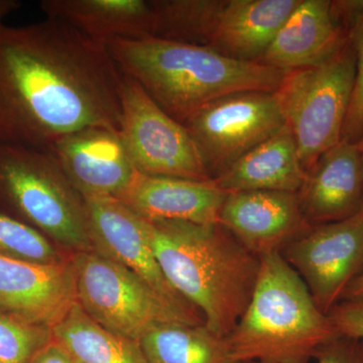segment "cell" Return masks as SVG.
Listing matches in <instances>:
<instances>
[{"label": "cell", "mask_w": 363, "mask_h": 363, "mask_svg": "<svg viewBox=\"0 0 363 363\" xmlns=\"http://www.w3.org/2000/svg\"><path fill=\"white\" fill-rule=\"evenodd\" d=\"M121 72L63 21L0 26V145L50 150L93 126L121 130Z\"/></svg>", "instance_id": "6da1fadb"}, {"label": "cell", "mask_w": 363, "mask_h": 363, "mask_svg": "<svg viewBox=\"0 0 363 363\" xmlns=\"http://www.w3.org/2000/svg\"><path fill=\"white\" fill-rule=\"evenodd\" d=\"M147 223L152 250L169 285L200 313L209 330L227 337L250 304L260 257L219 223Z\"/></svg>", "instance_id": "7a4b0ae2"}, {"label": "cell", "mask_w": 363, "mask_h": 363, "mask_svg": "<svg viewBox=\"0 0 363 363\" xmlns=\"http://www.w3.org/2000/svg\"><path fill=\"white\" fill-rule=\"evenodd\" d=\"M106 47L119 71L182 124L209 102L231 93L276 92L286 75L262 63L229 58L206 45L160 38L117 39Z\"/></svg>", "instance_id": "3957f363"}, {"label": "cell", "mask_w": 363, "mask_h": 363, "mask_svg": "<svg viewBox=\"0 0 363 363\" xmlns=\"http://www.w3.org/2000/svg\"><path fill=\"white\" fill-rule=\"evenodd\" d=\"M337 336L304 281L272 252L260 257L250 304L226 339L236 363H309Z\"/></svg>", "instance_id": "277c9868"}, {"label": "cell", "mask_w": 363, "mask_h": 363, "mask_svg": "<svg viewBox=\"0 0 363 363\" xmlns=\"http://www.w3.org/2000/svg\"><path fill=\"white\" fill-rule=\"evenodd\" d=\"M0 210L71 255L95 250L85 198L50 150L0 145Z\"/></svg>", "instance_id": "5b68a950"}, {"label": "cell", "mask_w": 363, "mask_h": 363, "mask_svg": "<svg viewBox=\"0 0 363 363\" xmlns=\"http://www.w3.org/2000/svg\"><path fill=\"white\" fill-rule=\"evenodd\" d=\"M355 72L357 59L350 40L322 65L286 72L276 91L305 171L341 142Z\"/></svg>", "instance_id": "8992f818"}, {"label": "cell", "mask_w": 363, "mask_h": 363, "mask_svg": "<svg viewBox=\"0 0 363 363\" xmlns=\"http://www.w3.org/2000/svg\"><path fill=\"white\" fill-rule=\"evenodd\" d=\"M77 303L114 333L140 341L164 325L204 324L169 304L142 278L106 255L74 253Z\"/></svg>", "instance_id": "52a82bcc"}, {"label": "cell", "mask_w": 363, "mask_h": 363, "mask_svg": "<svg viewBox=\"0 0 363 363\" xmlns=\"http://www.w3.org/2000/svg\"><path fill=\"white\" fill-rule=\"evenodd\" d=\"M183 125L215 180L286 124L276 92L240 91L209 102Z\"/></svg>", "instance_id": "ba28073f"}, {"label": "cell", "mask_w": 363, "mask_h": 363, "mask_svg": "<svg viewBox=\"0 0 363 363\" xmlns=\"http://www.w3.org/2000/svg\"><path fill=\"white\" fill-rule=\"evenodd\" d=\"M121 133L135 169L150 176L209 181L192 138L130 76L121 73Z\"/></svg>", "instance_id": "9c48e42d"}, {"label": "cell", "mask_w": 363, "mask_h": 363, "mask_svg": "<svg viewBox=\"0 0 363 363\" xmlns=\"http://www.w3.org/2000/svg\"><path fill=\"white\" fill-rule=\"evenodd\" d=\"M304 281L317 307L328 315L363 274V213L320 224L281 252Z\"/></svg>", "instance_id": "30bf717a"}, {"label": "cell", "mask_w": 363, "mask_h": 363, "mask_svg": "<svg viewBox=\"0 0 363 363\" xmlns=\"http://www.w3.org/2000/svg\"><path fill=\"white\" fill-rule=\"evenodd\" d=\"M84 198L95 250L135 272L181 312L204 322L164 278L152 250L147 220L116 198Z\"/></svg>", "instance_id": "8fae6325"}, {"label": "cell", "mask_w": 363, "mask_h": 363, "mask_svg": "<svg viewBox=\"0 0 363 363\" xmlns=\"http://www.w3.org/2000/svg\"><path fill=\"white\" fill-rule=\"evenodd\" d=\"M218 223L259 257L283 252L312 227L297 193L276 191L227 193Z\"/></svg>", "instance_id": "7c38bea8"}, {"label": "cell", "mask_w": 363, "mask_h": 363, "mask_svg": "<svg viewBox=\"0 0 363 363\" xmlns=\"http://www.w3.org/2000/svg\"><path fill=\"white\" fill-rule=\"evenodd\" d=\"M50 152L83 197L118 199L138 173L118 128L93 126L76 131Z\"/></svg>", "instance_id": "4fadbf2b"}, {"label": "cell", "mask_w": 363, "mask_h": 363, "mask_svg": "<svg viewBox=\"0 0 363 363\" xmlns=\"http://www.w3.org/2000/svg\"><path fill=\"white\" fill-rule=\"evenodd\" d=\"M76 303L72 259L45 266L0 255V309L52 329Z\"/></svg>", "instance_id": "5bb4252c"}, {"label": "cell", "mask_w": 363, "mask_h": 363, "mask_svg": "<svg viewBox=\"0 0 363 363\" xmlns=\"http://www.w3.org/2000/svg\"><path fill=\"white\" fill-rule=\"evenodd\" d=\"M298 204L312 226L345 220L363 205V162L358 143L341 140L306 171L297 192Z\"/></svg>", "instance_id": "9a60e30c"}, {"label": "cell", "mask_w": 363, "mask_h": 363, "mask_svg": "<svg viewBox=\"0 0 363 363\" xmlns=\"http://www.w3.org/2000/svg\"><path fill=\"white\" fill-rule=\"evenodd\" d=\"M350 43L331 0H301L259 63L289 72L322 65Z\"/></svg>", "instance_id": "2e32d148"}, {"label": "cell", "mask_w": 363, "mask_h": 363, "mask_svg": "<svg viewBox=\"0 0 363 363\" xmlns=\"http://www.w3.org/2000/svg\"><path fill=\"white\" fill-rule=\"evenodd\" d=\"M227 192L216 182L138 172L118 200L145 220L218 223Z\"/></svg>", "instance_id": "e0dca14e"}, {"label": "cell", "mask_w": 363, "mask_h": 363, "mask_svg": "<svg viewBox=\"0 0 363 363\" xmlns=\"http://www.w3.org/2000/svg\"><path fill=\"white\" fill-rule=\"evenodd\" d=\"M301 0H222L206 47L259 63Z\"/></svg>", "instance_id": "ac0fdd59"}, {"label": "cell", "mask_w": 363, "mask_h": 363, "mask_svg": "<svg viewBox=\"0 0 363 363\" xmlns=\"http://www.w3.org/2000/svg\"><path fill=\"white\" fill-rule=\"evenodd\" d=\"M48 18L63 21L90 39L106 45L111 40L155 37L156 16L145 0H44Z\"/></svg>", "instance_id": "d6986e66"}, {"label": "cell", "mask_w": 363, "mask_h": 363, "mask_svg": "<svg viewBox=\"0 0 363 363\" xmlns=\"http://www.w3.org/2000/svg\"><path fill=\"white\" fill-rule=\"evenodd\" d=\"M306 171L288 126L250 150L221 176L217 185L227 193L276 191L297 193Z\"/></svg>", "instance_id": "ffe728a7"}, {"label": "cell", "mask_w": 363, "mask_h": 363, "mask_svg": "<svg viewBox=\"0 0 363 363\" xmlns=\"http://www.w3.org/2000/svg\"><path fill=\"white\" fill-rule=\"evenodd\" d=\"M75 363H150L140 341L105 328L76 303L52 328Z\"/></svg>", "instance_id": "44dd1931"}, {"label": "cell", "mask_w": 363, "mask_h": 363, "mask_svg": "<svg viewBox=\"0 0 363 363\" xmlns=\"http://www.w3.org/2000/svg\"><path fill=\"white\" fill-rule=\"evenodd\" d=\"M140 343L150 363H236L226 337L205 324L164 325Z\"/></svg>", "instance_id": "7402d4cb"}, {"label": "cell", "mask_w": 363, "mask_h": 363, "mask_svg": "<svg viewBox=\"0 0 363 363\" xmlns=\"http://www.w3.org/2000/svg\"><path fill=\"white\" fill-rule=\"evenodd\" d=\"M222 0H154L155 37L206 45Z\"/></svg>", "instance_id": "603a6c76"}, {"label": "cell", "mask_w": 363, "mask_h": 363, "mask_svg": "<svg viewBox=\"0 0 363 363\" xmlns=\"http://www.w3.org/2000/svg\"><path fill=\"white\" fill-rule=\"evenodd\" d=\"M0 255L45 266L65 264L73 257L35 227L2 210H0Z\"/></svg>", "instance_id": "cb8c5ba5"}, {"label": "cell", "mask_w": 363, "mask_h": 363, "mask_svg": "<svg viewBox=\"0 0 363 363\" xmlns=\"http://www.w3.org/2000/svg\"><path fill=\"white\" fill-rule=\"evenodd\" d=\"M52 339L49 327L0 309V363H30Z\"/></svg>", "instance_id": "d4e9b609"}, {"label": "cell", "mask_w": 363, "mask_h": 363, "mask_svg": "<svg viewBox=\"0 0 363 363\" xmlns=\"http://www.w3.org/2000/svg\"><path fill=\"white\" fill-rule=\"evenodd\" d=\"M350 40L355 52L357 72L341 140L357 143L363 136V14L350 26Z\"/></svg>", "instance_id": "484cf974"}, {"label": "cell", "mask_w": 363, "mask_h": 363, "mask_svg": "<svg viewBox=\"0 0 363 363\" xmlns=\"http://www.w3.org/2000/svg\"><path fill=\"white\" fill-rule=\"evenodd\" d=\"M314 359L317 363H363V339L337 336L323 344Z\"/></svg>", "instance_id": "4316f807"}, {"label": "cell", "mask_w": 363, "mask_h": 363, "mask_svg": "<svg viewBox=\"0 0 363 363\" xmlns=\"http://www.w3.org/2000/svg\"><path fill=\"white\" fill-rule=\"evenodd\" d=\"M328 316L338 336L363 339V303L339 302Z\"/></svg>", "instance_id": "83f0119b"}, {"label": "cell", "mask_w": 363, "mask_h": 363, "mask_svg": "<svg viewBox=\"0 0 363 363\" xmlns=\"http://www.w3.org/2000/svg\"><path fill=\"white\" fill-rule=\"evenodd\" d=\"M30 363H75L68 351L52 337Z\"/></svg>", "instance_id": "f1b7e54d"}, {"label": "cell", "mask_w": 363, "mask_h": 363, "mask_svg": "<svg viewBox=\"0 0 363 363\" xmlns=\"http://www.w3.org/2000/svg\"><path fill=\"white\" fill-rule=\"evenodd\" d=\"M363 303V274L354 279L344 292L340 302Z\"/></svg>", "instance_id": "f546056e"}, {"label": "cell", "mask_w": 363, "mask_h": 363, "mask_svg": "<svg viewBox=\"0 0 363 363\" xmlns=\"http://www.w3.org/2000/svg\"><path fill=\"white\" fill-rule=\"evenodd\" d=\"M21 6V4L18 0H0V26L4 25V21L9 14L18 11Z\"/></svg>", "instance_id": "4dcf8cb0"}, {"label": "cell", "mask_w": 363, "mask_h": 363, "mask_svg": "<svg viewBox=\"0 0 363 363\" xmlns=\"http://www.w3.org/2000/svg\"><path fill=\"white\" fill-rule=\"evenodd\" d=\"M358 145H359L360 154H362V162H363V136L362 140H360L359 143H357Z\"/></svg>", "instance_id": "1f68e13d"}, {"label": "cell", "mask_w": 363, "mask_h": 363, "mask_svg": "<svg viewBox=\"0 0 363 363\" xmlns=\"http://www.w3.org/2000/svg\"><path fill=\"white\" fill-rule=\"evenodd\" d=\"M362 213H363V205H362Z\"/></svg>", "instance_id": "d6a6232c"}, {"label": "cell", "mask_w": 363, "mask_h": 363, "mask_svg": "<svg viewBox=\"0 0 363 363\" xmlns=\"http://www.w3.org/2000/svg\"><path fill=\"white\" fill-rule=\"evenodd\" d=\"M362 14H363V13H362Z\"/></svg>", "instance_id": "836d02e7"}]
</instances>
